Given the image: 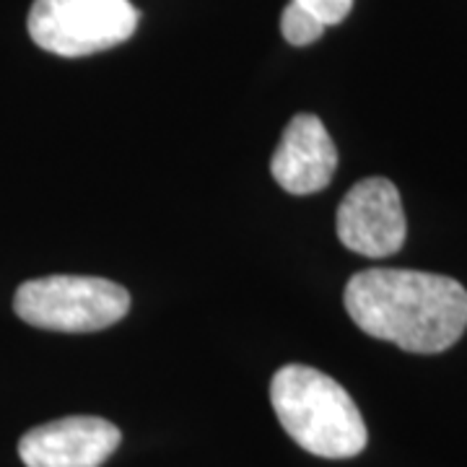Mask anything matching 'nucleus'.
Wrapping results in <instances>:
<instances>
[{"label": "nucleus", "mask_w": 467, "mask_h": 467, "mask_svg": "<svg viewBox=\"0 0 467 467\" xmlns=\"http://www.w3.org/2000/svg\"><path fill=\"white\" fill-rule=\"evenodd\" d=\"M343 301L358 330L410 353H441L467 330V291L450 275L368 267L350 278Z\"/></svg>", "instance_id": "f257e3e1"}, {"label": "nucleus", "mask_w": 467, "mask_h": 467, "mask_svg": "<svg viewBox=\"0 0 467 467\" xmlns=\"http://www.w3.org/2000/svg\"><path fill=\"white\" fill-rule=\"evenodd\" d=\"M273 410L301 450L348 460L367 450V423L343 384L304 364L278 368L270 382Z\"/></svg>", "instance_id": "f03ea898"}, {"label": "nucleus", "mask_w": 467, "mask_h": 467, "mask_svg": "<svg viewBox=\"0 0 467 467\" xmlns=\"http://www.w3.org/2000/svg\"><path fill=\"white\" fill-rule=\"evenodd\" d=\"M130 294L94 275H47L16 288L14 312L26 325L55 333H97L128 315Z\"/></svg>", "instance_id": "7ed1b4c3"}, {"label": "nucleus", "mask_w": 467, "mask_h": 467, "mask_svg": "<svg viewBox=\"0 0 467 467\" xmlns=\"http://www.w3.org/2000/svg\"><path fill=\"white\" fill-rule=\"evenodd\" d=\"M34 45L60 57H84L128 42L138 26L130 0H34Z\"/></svg>", "instance_id": "20e7f679"}, {"label": "nucleus", "mask_w": 467, "mask_h": 467, "mask_svg": "<svg viewBox=\"0 0 467 467\" xmlns=\"http://www.w3.org/2000/svg\"><path fill=\"white\" fill-rule=\"evenodd\" d=\"M337 239L371 260L389 257L405 244V211L398 187L387 177H368L350 187L335 216Z\"/></svg>", "instance_id": "39448f33"}, {"label": "nucleus", "mask_w": 467, "mask_h": 467, "mask_svg": "<svg viewBox=\"0 0 467 467\" xmlns=\"http://www.w3.org/2000/svg\"><path fill=\"white\" fill-rule=\"evenodd\" d=\"M119 441V429L104 418L67 416L26 431L18 457L26 467H101Z\"/></svg>", "instance_id": "423d86ee"}, {"label": "nucleus", "mask_w": 467, "mask_h": 467, "mask_svg": "<svg viewBox=\"0 0 467 467\" xmlns=\"http://www.w3.org/2000/svg\"><path fill=\"white\" fill-rule=\"evenodd\" d=\"M337 169V149L317 115H294L270 159L275 182L291 195L325 190Z\"/></svg>", "instance_id": "0eeeda50"}, {"label": "nucleus", "mask_w": 467, "mask_h": 467, "mask_svg": "<svg viewBox=\"0 0 467 467\" xmlns=\"http://www.w3.org/2000/svg\"><path fill=\"white\" fill-rule=\"evenodd\" d=\"M325 24L319 21L315 14H309L306 8H301L299 3H288L281 16V32H284L285 42L294 47H306L312 42H317L319 36L325 34Z\"/></svg>", "instance_id": "6e6552de"}, {"label": "nucleus", "mask_w": 467, "mask_h": 467, "mask_svg": "<svg viewBox=\"0 0 467 467\" xmlns=\"http://www.w3.org/2000/svg\"><path fill=\"white\" fill-rule=\"evenodd\" d=\"M294 3H299L301 8L315 14L325 26L340 24L353 8V0H294Z\"/></svg>", "instance_id": "1a4fd4ad"}]
</instances>
